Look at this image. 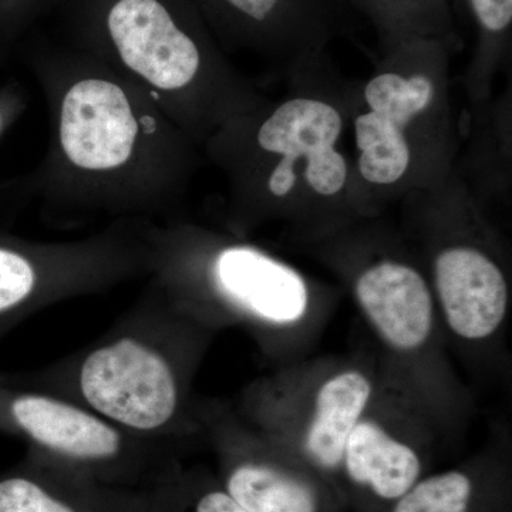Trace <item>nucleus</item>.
<instances>
[{
    "label": "nucleus",
    "instance_id": "f257e3e1",
    "mask_svg": "<svg viewBox=\"0 0 512 512\" xmlns=\"http://www.w3.org/2000/svg\"><path fill=\"white\" fill-rule=\"evenodd\" d=\"M32 70L49 141L28 184L46 212L143 220L183 204L201 148L137 86L73 46L46 50Z\"/></svg>",
    "mask_w": 512,
    "mask_h": 512
},
{
    "label": "nucleus",
    "instance_id": "f03ea898",
    "mask_svg": "<svg viewBox=\"0 0 512 512\" xmlns=\"http://www.w3.org/2000/svg\"><path fill=\"white\" fill-rule=\"evenodd\" d=\"M276 99L218 128L202 156L224 177L237 234L279 222L325 237L370 217L349 137L350 80L328 55L289 77Z\"/></svg>",
    "mask_w": 512,
    "mask_h": 512
},
{
    "label": "nucleus",
    "instance_id": "7ed1b4c3",
    "mask_svg": "<svg viewBox=\"0 0 512 512\" xmlns=\"http://www.w3.org/2000/svg\"><path fill=\"white\" fill-rule=\"evenodd\" d=\"M64 10L72 46L126 77L201 151L227 121L268 99L190 0H64Z\"/></svg>",
    "mask_w": 512,
    "mask_h": 512
},
{
    "label": "nucleus",
    "instance_id": "20e7f679",
    "mask_svg": "<svg viewBox=\"0 0 512 512\" xmlns=\"http://www.w3.org/2000/svg\"><path fill=\"white\" fill-rule=\"evenodd\" d=\"M439 39H413L380 53L366 79L350 80L349 137L370 217L453 173L460 157L451 59Z\"/></svg>",
    "mask_w": 512,
    "mask_h": 512
},
{
    "label": "nucleus",
    "instance_id": "39448f33",
    "mask_svg": "<svg viewBox=\"0 0 512 512\" xmlns=\"http://www.w3.org/2000/svg\"><path fill=\"white\" fill-rule=\"evenodd\" d=\"M402 202L427 239L431 288L448 328L464 340L490 338L507 316L510 281L484 198L454 168Z\"/></svg>",
    "mask_w": 512,
    "mask_h": 512
},
{
    "label": "nucleus",
    "instance_id": "423d86ee",
    "mask_svg": "<svg viewBox=\"0 0 512 512\" xmlns=\"http://www.w3.org/2000/svg\"><path fill=\"white\" fill-rule=\"evenodd\" d=\"M140 229L119 221L103 234L67 244L0 242V316L40 301L89 291L147 271Z\"/></svg>",
    "mask_w": 512,
    "mask_h": 512
},
{
    "label": "nucleus",
    "instance_id": "0eeeda50",
    "mask_svg": "<svg viewBox=\"0 0 512 512\" xmlns=\"http://www.w3.org/2000/svg\"><path fill=\"white\" fill-rule=\"evenodd\" d=\"M76 384L87 409L151 440L174 426L183 404L174 359L143 336L124 335L97 346L80 363Z\"/></svg>",
    "mask_w": 512,
    "mask_h": 512
},
{
    "label": "nucleus",
    "instance_id": "6e6552de",
    "mask_svg": "<svg viewBox=\"0 0 512 512\" xmlns=\"http://www.w3.org/2000/svg\"><path fill=\"white\" fill-rule=\"evenodd\" d=\"M222 49L262 64L268 79L289 77L328 55L340 26L339 0H190Z\"/></svg>",
    "mask_w": 512,
    "mask_h": 512
},
{
    "label": "nucleus",
    "instance_id": "1a4fd4ad",
    "mask_svg": "<svg viewBox=\"0 0 512 512\" xmlns=\"http://www.w3.org/2000/svg\"><path fill=\"white\" fill-rule=\"evenodd\" d=\"M355 222L322 237L339 252L333 264L349 276L357 306L384 345L416 352L430 339L436 318L429 275L397 248L357 232Z\"/></svg>",
    "mask_w": 512,
    "mask_h": 512
},
{
    "label": "nucleus",
    "instance_id": "9d476101",
    "mask_svg": "<svg viewBox=\"0 0 512 512\" xmlns=\"http://www.w3.org/2000/svg\"><path fill=\"white\" fill-rule=\"evenodd\" d=\"M424 474L417 447L366 412L346 441L335 494L356 512H384Z\"/></svg>",
    "mask_w": 512,
    "mask_h": 512
},
{
    "label": "nucleus",
    "instance_id": "9b49d317",
    "mask_svg": "<svg viewBox=\"0 0 512 512\" xmlns=\"http://www.w3.org/2000/svg\"><path fill=\"white\" fill-rule=\"evenodd\" d=\"M225 491L248 512H342L325 481L286 454L252 446H228L221 453Z\"/></svg>",
    "mask_w": 512,
    "mask_h": 512
},
{
    "label": "nucleus",
    "instance_id": "f8f14e48",
    "mask_svg": "<svg viewBox=\"0 0 512 512\" xmlns=\"http://www.w3.org/2000/svg\"><path fill=\"white\" fill-rule=\"evenodd\" d=\"M148 490L101 483L35 454L0 476V512H146Z\"/></svg>",
    "mask_w": 512,
    "mask_h": 512
},
{
    "label": "nucleus",
    "instance_id": "ddd939ff",
    "mask_svg": "<svg viewBox=\"0 0 512 512\" xmlns=\"http://www.w3.org/2000/svg\"><path fill=\"white\" fill-rule=\"evenodd\" d=\"M372 399L370 377L359 369H345L323 380L309 404L291 457L325 481L333 493L346 441Z\"/></svg>",
    "mask_w": 512,
    "mask_h": 512
},
{
    "label": "nucleus",
    "instance_id": "4468645a",
    "mask_svg": "<svg viewBox=\"0 0 512 512\" xmlns=\"http://www.w3.org/2000/svg\"><path fill=\"white\" fill-rule=\"evenodd\" d=\"M384 512H507V490L487 471L450 468L424 474Z\"/></svg>",
    "mask_w": 512,
    "mask_h": 512
},
{
    "label": "nucleus",
    "instance_id": "2eb2a0df",
    "mask_svg": "<svg viewBox=\"0 0 512 512\" xmlns=\"http://www.w3.org/2000/svg\"><path fill=\"white\" fill-rule=\"evenodd\" d=\"M372 25L380 53L413 39H439L460 52L450 0H348Z\"/></svg>",
    "mask_w": 512,
    "mask_h": 512
},
{
    "label": "nucleus",
    "instance_id": "dca6fc26",
    "mask_svg": "<svg viewBox=\"0 0 512 512\" xmlns=\"http://www.w3.org/2000/svg\"><path fill=\"white\" fill-rule=\"evenodd\" d=\"M468 10L476 45L463 76L470 117L493 100L495 77L510 59L512 0H458Z\"/></svg>",
    "mask_w": 512,
    "mask_h": 512
},
{
    "label": "nucleus",
    "instance_id": "f3484780",
    "mask_svg": "<svg viewBox=\"0 0 512 512\" xmlns=\"http://www.w3.org/2000/svg\"><path fill=\"white\" fill-rule=\"evenodd\" d=\"M146 512H248L225 491L218 478L171 467L148 490Z\"/></svg>",
    "mask_w": 512,
    "mask_h": 512
},
{
    "label": "nucleus",
    "instance_id": "a211bd4d",
    "mask_svg": "<svg viewBox=\"0 0 512 512\" xmlns=\"http://www.w3.org/2000/svg\"><path fill=\"white\" fill-rule=\"evenodd\" d=\"M23 99L15 89H0V136L22 111Z\"/></svg>",
    "mask_w": 512,
    "mask_h": 512
},
{
    "label": "nucleus",
    "instance_id": "6ab92c4d",
    "mask_svg": "<svg viewBox=\"0 0 512 512\" xmlns=\"http://www.w3.org/2000/svg\"><path fill=\"white\" fill-rule=\"evenodd\" d=\"M451 5H453L454 10H457L460 8V5H458V0H450Z\"/></svg>",
    "mask_w": 512,
    "mask_h": 512
}]
</instances>
